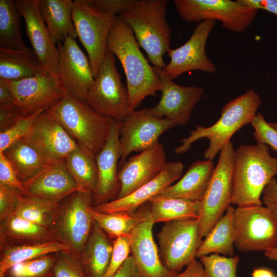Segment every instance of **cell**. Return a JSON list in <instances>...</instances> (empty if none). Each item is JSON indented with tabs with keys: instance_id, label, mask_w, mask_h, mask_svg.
Returning a JSON list of instances; mask_svg holds the SVG:
<instances>
[{
	"instance_id": "1",
	"label": "cell",
	"mask_w": 277,
	"mask_h": 277,
	"mask_svg": "<svg viewBox=\"0 0 277 277\" xmlns=\"http://www.w3.org/2000/svg\"><path fill=\"white\" fill-rule=\"evenodd\" d=\"M139 47L131 28L116 16L108 35L107 49L117 56L123 67L132 110L162 89L158 76Z\"/></svg>"
},
{
	"instance_id": "2",
	"label": "cell",
	"mask_w": 277,
	"mask_h": 277,
	"mask_svg": "<svg viewBox=\"0 0 277 277\" xmlns=\"http://www.w3.org/2000/svg\"><path fill=\"white\" fill-rule=\"evenodd\" d=\"M264 144L241 145L235 149L231 204L262 205L263 190L277 175V157Z\"/></svg>"
},
{
	"instance_id": "3",
	"label": "cell",
	"mask_w": 277,
	"mask_h": 277,
	"mask_svg": "<svg viewBox=\"0 0 277 277\" xmlns=\"http://www.w3.org/2000/svg\"><path fill=\"white\" fill-rule=\"evenodd\" d=\"M261 103L255 90L248 89L224 106L220 117L214 124L208 127L195 126V129L190 131L189 136L181 140V145L174 152L177 154L185 153L194 142L206 138L209 143L204 156L206 160L212 161L237 131L251 123Z\"/></svg>"
},
{
	"instance_id": "4",
	"label": "cell",
	"mask_w": 277,
	"mask_h": 277,
	"mask_svg": "<svg viewBox=\"0 0 277 277\" xmlns=\"http://www.w3.org/2000/svg\"><path fill=\"white\" fill-rule=\"evenodd\" d=\"M168 0H136L119 16L132 29L153 66L164 68L163 56L170 48L171 30L167 20Z\"/></svg>"
},
{
	"instance_id": "5",
	"label": "cell",
	"mask_w": 277,
	"mask_h": 277,
	"mask_svg": "<svg viewBox=\"0 0 277 277\" xmlns=\"http://www.w3.org/2000/svg\"><path fill=\"white\" fill-rule=\"evenodd\" d=\"M48 111L78 144L94 155L107 139L110 118L94 111L85 101L66 93Z\"/></svg>"
},
{
	"instance_id": "6",
	"label": "cell",
	"mask_w": 277,
	"mask_h": 277,
	"mask_svg": "<svg viewBox=\"0 0 277 277\" xmlns=\"http://www.w3.org/2000/svg\"><path fill=\"white\" fill-rule=\"evenodd\" d=\"M235 149L230 141L219 161L205 192L199 201V231L205 237L231 204Z\"/></svg>"
},
{
	"instance_id": "7",
	"label": "cell",
	"mask_w": 277,
	"mask_h": 277,
	"mask_svg": "<svg viewBox=\"0 0 277 277\" xmlns=\"http://www.w3.org/2000/svg\"><path fill=\"white\" fill-rule=\"evenodd\" d=\"M93 194L76 191L62 201L49 229L54 239L68 245L79 256L93 223Z\"/></svg>"
},
{
	"instance_id": "8",
	"label": "cell",
	"mask_w": 277,
	"mask_h": 277,
	"mask_svg": "<svg viewBox=\"0 0 277 277\" xmlns=\"http://www.w3.org/2000/svg\"><path fill=\"white\" fill-rule=\"evenodd\" d=\"M85 101L96 112L119 123L132 110L127 88L116 68L115 55L108 50Z\"/></svg>"
},
{
	"instance_id": "9",
	"label": "cell",
	"mask_w": 277,
	"mask_h": 277,
	"mask_svg": "<svg viewBox=\"0 0 277 277\" xmlns=\"http://www.w3.org/2000/svg\"><path fill=\"white\" fill-rule=\"evenodd\" d=\"M156 235L163 264L178 273L196 259V251L203 241L198 218L166 222Z\"/></svg>"
},
{
	"instance_id": "10",
	"label": "cell",
	"mask_w": 277,
	"mask_h": 277,
	"mask_svg": "<svg viewBox=\"0 0 277 277\" xmlns=\"http://www.w3.org/2000/svg\"><path fill=\"white\" fill-rule=\"evenodd\" d=\"M173 3L184 21L200 23L217 20L224 28L234 32L246 30L258 11L240 0H174Z\"/></svg>"
},
{
	"instance_id": "11",
	"label": "cell",
	"mask_w": 277,
	"mask_h": 277,
	"mask_svg": "<svg viewBox=\"0 0 277 277\" xmlns=\"http://www.w3.org/2000/svg\"><path fill=\"white\" fill-rule=\"evenodd\" d=\"M233 224L234 246L240 251H265L277 244V217L265 206H237Z\"/></svg>"
},
{
	"instance_id": "12",
	"label": "cell",
	"mask_w": 277,
	"mask_h": 277,
	"mask_svg": "<svg viewBox=\"0 0 277 277\" xmlns=\"http://www.w3.org/2000/svg\"><path fill=\"white\" fill-rule=\"evenodd\" d=\"M116 16L99 12L85 0L74 1L73 22L87 51L94 78L104 61L108 35Z\"/></svg>"
},
{
	"instance_id": "13",
	"label": "cell",
	"mask_w": 277,
	"mask_h": 277,
	"mask_svg": "<svg viewBox=\"0 0 277 277\" xmlns=\"http://www.w3.org/2000/svg\"><path fill=\"white\" fill-rule=\"evenodd\" d=\"M177 126L165 117L151 113L148 108L132 110L121 123L120 166L132 152H142L156 144L165 131Z\"/></svg>"
},
{
	"instance_id": "14",
	"label": "cell",
	"mask_w": 277,
	"mask_h": 277,
	"mask_svg": "<svg viewBox=\"0 0 277 277\" xmlns=\"http://www.w3.org/2000/svg\"><path fill=\"white\" fill-rule=\"evenodd\" d=\"M4 80L24 116L48 109L67 93L57 75L49 73L17 81Z\"/></svg>"
},
{
	"instance_id": "15",
	"label": "cell",
	"mask_w": 277,
	"mask_h": 277,
	"mask_svg": "<svg viewBox=\"0 0 277 277\" xmlns=\"http://www.w3.org/2000/svg\"><path fill=\"white\" fill-rule=\"evenodd\" d=\"M215 24L213 20L199 23L187 42L179 48L168 50L170 62L163 70L171 80L192 70L210 73L216 72V67L207 57L205 50L208 37Z\"/></svg>"
},
{
	"instance_id": "16",
	"label": "cell",
	"mask_w": 277,
	"mask_h": 277,
	"mask_svg": "<svg viewBox=\"0 0 277 277\" xmlns=\"http://www.w3.org/2000/svg\"><path fill=\"white\" fill-rule=\"evenodd\" d=\"M162 84V95L158 104L148 109L152 114L164 117L176 126H185L189 122L193 109L204 93V88L197 86H183L173 82L163 68L152 66Z\"/></svg>"
},
{
	"instance_id": "17",
	"label": "cell",
	"mask_w": 277,
	"mask_h": 277,
	"mask_svg": "<svg viewBox=\"0 0 277 277\" xmlns=\"http://www.w3.org/2000/svg\"><path fill=\"white\" fill-rule=\"evenodd\" d=\"M57 48V75L62 86L67 93L85 101L94 81L88 57L70 37L58 43Z\"/></svg>"
},
{
	"instance_id": "18",
	"label": "cell",
	"mask_w": 277,
	"mask_h": 277,
	"mask_svg": "<svg viewBox=\"0 0 277 277\" xmlns=\"http://www.w3.org/2000/svg\"><path fill=\"white\" fill-rule=\"evenodd\" d=\"M121 123L110 118L107 139L104 147L95 156L98 176L96 186L93 193L95 206L114 200V198L116 199L120 191L117 164L121 157Z\"/></svg>"
},
{
	"instance_id": "19",
	"label": "cell",
	"mask_w": 277,
	"mask_h": 277,
	"mask_svg": "<svg viewBox=\"0 0 277 277\" xmlns=\"http://www.w3.org/2000/svg\"><path fill=\"white\" fill-rule=\"evenodd\" d=\"M166 163L164 146L159 142L138 154L129 157L118 171L121 189L116 199L128 195L154 179Z\"/></svg>"
},
{
	"instance_id": "20",
	"label": "cell",
	"mask_w": 277,
	"mask_h": 277,
	"mask_svg": "<svg viewBox=\"0 0 277 277\" xmlns=\"http://www.w3.org/2000/svg\"><path fill=\"white\" fill-rule=\"evenodd\" d=\"M24 138L49 163L65 160L78 146L77 142L47 110L38 116Z\"/></svg>"
},
{
	"instance_id": "21",
	"label": "cell",
	"mask_w": 277,
	"mask_h": 277,
	"mask_svg": "<svg viewBox=\"0 0 277 277\" xmlns=\"http://www.w3.org/2000/svg\"><path fill=\"white\" fill-rule=\"evenodd\" d=\"M154 223L150 205L145 219L130 233V253L142 277H176L179 273L168 269L163 264L154 240Z\"/></svg>"
},
{
	"instance_id": "22",
	"label": "cell",
	"mask_w": 277,
	"mask_h": 277,
	"mask_svg": "<svg viewBox=\"0 0 277 277\" xmlns=\"http://www.w3.org/2000/svg\"><path fill=\"white\" fill-rule=\"evenodd\" d=\"M32 50L47 72L57 75L58 50L43 21L37 0H16Z\"/></svg>"
},
{
	"instance_id": "23",
	"label": "cell",
	"mask_w": 277,
	"mask_h": 277,
	"mask_svg": "<svg viewBox=\"0 0 277 277\" xmlns=\"http://www.w3.org/2000/svg\"><path fill=\"white\" fill-rule=\"evenodd\" d=\"M22 194L60 203L77 191L75 182L69 173L65 160L49 163L29 181L23 183Z\"/></svg>"
},
{
	"instance_id": "24",
	"label": "cell",
	"mask_w": 277,
	"mask_h": 277,
	"mask_svg": "<svg viewBox=\"0 0 277 277\" xmlns=\"http://www.w3.org/2000/svg\"><path fill=\"white\" fill-rule=\"evenodd\" d=\"M183 169V164L181 162H167L163 170L156 177L130 194L93 206V208L103 213L118 211L134 212L137 209L148 203L152 197L160 194L166 188L180 179Z\"/></svg>"
},
{
	"instance_id": "25",
	"label": "cell",
	"mask_w": 277,
	"mask_h": 277,
	"mask_svg": "<svg viewBox=\"0 0 277 277\" xmlns=\"http://www.w3.org/2000/svg\"><path fill=\"white\" fill-rule=\"evenodd\" d=\"M113 249L111 239L93 220L90 235L79 258L86 277H104Z\"/></svg>"
},
{
	"instance_id": "26",
	"label": "cell",
	"mask_w": 277,
	"mask_h": 277,
	"mask_svg": "<svg viewBox=\"0 0 277 277\" xmlns=\"http://www.w3.org/2000/svg\"><path fill=\"white\" fill-rule=\"evenodd\" d=\"M214 169L212 161L198 160L191 164L177 182L166 188L160 194L172 197L200 201L205 192Z\"/></svg>"
},
{
	"instance_id": "27",
	"label": "cell",
	"mask_w": 277,
	"mask_h": 277,
	"mask_svg": "<svg viewBox=\"0 0 277 277\" xmlns=\"http://www.w3.org/2000/svg\"><path fill=\"white\" fill-rule=\"evenodd\" d=\"M41 16L46 24L55 45L67 37H77L72 19L74 1L71 0H37Z\"/></svg>"
},
{
	"instance_id": "28",
	"label": "cell",
	"mask_w": 277,
	"mask_h": 277,
	"mask_svg": "<svg viewBox=\"0 0 277 277\" xmlns=\"http://www.w3.org/2000/svg\"><path fill=\"white\" fill-rule=\"evenodd\" d=\"M56 241L49 229L11 213L0 221V247Z\"/></svg>"
},
{
	"instance_id": "29",
	"label": "cell",
	"mask_w": 277,
	"mask_h": 277,
	"mask_svg": "<svg viewBox=\"0 0 277 277\" xmlns=\"http://www.w3.org/2000/svg\"><path fill=\"white\" fill-rule=\"evenodd\" d=\"M46 73L32 49L0 47V78L17 81Z\"/></svg>"
},
{
	"instance_id": "30",
	"label": "cell",
	"mask_w": 277,
	"mask_h": 277,
	"mask_svg": "<svg viewBox=\"0 0 277 277\" xmlns=\"http://www.w3.org/2000/svg\"><path fill=\"white\" fill-rule=\"evenodd\" d=\"M235 208L230 205L225 214L205 237L196 253V258L210 254L234 256Z\"/></svg>"
},
{
	"instance_id": "31",
	"label": "cell",
	"mask_w": 277,
	"mask_h": 277,
	"mask_svg": "<svg viewBox=\"0 0 277 277\" xmlns=\"http://www.w3.org/2000/svg\"><path fill=\"white\" fill-rule=\"evenodd\" d=\"M3 152L23 183L33 177L50 163L24 138L16 141Z\"/></svg>"
},
{
	"instance_id": "32",
	"label": "cell",
	"mask_w": 277,
	"mask_h": 277,
	"mask_svg": "<svg viewBox=\"0 0 277 277\" xmlns=\"http://www.w3.org/2000/svg\"><path fill=\"white\" fill-rule=\"evenodd\" d=\"M65 163L77 191L93 194L98 176L95 155L78 144L66 157Z\"/></svg>"
},
{
	"instance_id": "33",
	"label": "cell",
	"mask_w": 277,
	"mask_h": 277,
	"mask_svg": "<svg viewBox=\"0 0 277 277\" xmlns=\"http://www.w3.org/2000/svg\"><path fill=\"white\" fill-rule=\"evenodd\" d=\"M69 249L68 245L57 241L0 247V277H4L7 270L17 263Z\"/></svg>"
},
{
	"instance_id": "34",
	"label": "cell",
	"mask_w": 277,
	"mask_h": 277,
	"mask_svg": "<svg viewBox=\"0 0 277 277\" xmlns=\"http://www.w3.org/2000/svg\"><path fill=\"white\" fill-rule=\"evenodd\" d=\"M155 223L189 218H198L199 201L169 197L161 194L148 202Z\"/></svg>"
},
{
	"instance_id": "35",
	"label": "cell",
	"mask_w": 277,
	"mask_h": 277,
	"mask_svg": "<svg viewBox=\"0 0 277 277\" xmlns=\"http://www.w3.org/2000/svg\"><path fill=\"white\" fill-rule=\"evenodd\" d=\"M146 203L140 207L137 212L118 211L100 212L93 208L90 210L93 220L112 240L130 234L132 230L146 217L149 206Z\"/></svg>"
},
{
	"instance_id": "36",
	"label": "cell",
	"mask_w": 277,
	"mask_h": 277,
	"mask_svg": "<svg viewBox=\"0 0 277 277\" xmlns=\"http://www.w3.org/2000/svg\"><path fill=\"white\" fill-rule=\"evenodd\" d=\"M60 203L21 193L12 214L49 229Z\"/></svg>"
},
{
	"instance_id": "37",
	"label": "cell",
	"mask_w": 277,
	"mask_h": 277,
	"mask_svg": "<svg viewBox=\"0 0 277 277\" xmlns=\"http://www.w3.org/2000/svg\"><path fill=\"white\" fill-rule=\"evenodd\" d=\"M21 16L15 1L0 0L1 47L14 50H24L27 48L21 33Z\"/></svg>"
},
{
	"instance_id": "38",
	"label": "cell",
	"mask_w": 277,
	"mask_h": 277,
	"mask_svg": "<svg viewBox=\"0 0 277 277\" xmlns=\"http://www.w3.org/2000/svg\"><path fill=\"white\" fill-rule=\"evenodd\" d=\"M55 261V253L20 262L11 267L4 277H52Z\"/></svg>"
},
{
	"instance_id": "39",
	"label": "cell",
	"mask_w": 277,
	"mask_h": 277,
	"mask_svg": "<svg viewBox=\"0 0 277 277\" xmlns=\"http://www.w3.org/2000/svg\"><path fill=\"white\" fill-rule=\"evenodd\" d=\"M199 259L203 266L206 277H236L240 260L236 255L226 257L213 253Z\"/></svg>"
},
{
	"instance_id": "40",
	"label": "cell",
	"mask_w": 277,
	"mask_h": 277,
	"mask_svg": "<svg viewBox=\"0 0 277 277\" xmlns=\"http://www.w3.org/2000/svg\"><path fill=\"white\" fill-rule=\"evenodd\" d=\"M47 109L22 116L9 127L0 131V152H4L16 141L25 137L30 132L38 116Z\"/></svg>"
},
{
	"instance_id": "41",
	"label": "cell",
	"mask_w": 277,
	"mask_h": 277,
	"mask_svg": "<svg viewBox=\"0 0 277 277\" xmlns=\"http://www.w3.org/2000/svg\"><path fill=\"white\" fill-rule=\"evenodd\" d=\"M52 277H86L80 258L70 249L55 253Z\"/></svg>"
},
{
	"instance_id": "42",
	"label": "cell",
	"mask_w": 277,
	"mask_h": 277,
	"mask_svg": "<svg viewBox=\"0 0 277 277\" xmlns=\"http://www.w3.org/2000/svg\"><path fill=\"white\" fill-rule=\"evenodd\" d=\"M250 124L254 129L253 136L257 143L266 144L277 151V131L265 120L263 115L256 113Z\"/></svg>"
},
{
	"instance_id": "43",
	"label": "cell",
	"mask_w": 277,
	"mask_h": 277,
	"mask_svg": "<svg viewBox=\"0 0 277 277\" xmlns=\"http://www.w3.org/2000/svg\"><path fill=\"white\" fill-rule=\"evenodd\" d=\"M130 253V235L113 240V249L110 264L104 277H113Z\"/></svg>"
},
{
	"instance_id": "44",
	"label": "cell",
	"mask_w": 277,
	"mask_h": 277,
	"mask_svg": "<svg viewBox=\"0 0 277 277\" xmlns=\"http://www.w3.org/2000/svg\"><path fill=\"white\" fill-rule=\"evenodd\" d=\"M99 12L113 16L130 8L136 0H85Z\"/></svg>"
},
{
	"instance_id": "45",
	"label": "cell",
	"mask_w": 277,
	"mask_h": 277,
	"mask_svg": "<svg viewBox=\"0 0 277 277\" xmlns=\"http://www.w3.org/2000/svg\"><path fill=\"white\" fill-rule=\"evenodd\" d=\"M0 185L7 186L24 191L23 183L4 152H0Z\"/></svg>"
},
{
	"instance_id": "46",
	"label": "cell",
	"mask_w": 277,
	"mask_h": 277,
	"mask_svg": "<svg viewBox=\"0 0 277 277\" xmlns=\"http://www.w3.org/2000/svg\"><path fill=\"white\" fill-rule=\"evenodd\" d=\"M21 193L18 189L0 185V221L13 213Z\"/></svg>"
},
{
	"instance_id": "47",
	"label": "cell",
	"mask_w": 277,
	"mask_h": 277,
	"mask_svg": "<svg viewBox=\"0 0 277 277\" xmlns=\"http://www.w3.org/2000/svg\"><path fill=\"white\" fill-rule=\"evenodd\" d=\"M262 202L277 217V180H271L264 188Z\"/></svg>"
},
{
	"instance_id": "48",
	"label": "cell",
	"mask_w": 277,
	"mask_h": 277,
	"mask_svg": "<svg viewBox=\"0 0 277 277\" xmlns=\"http://www.w3.org/2000/svg\"><path fill=\"white\" fill-rule=\"evenodd\" d=\"M23 116L16 106H0V131L5 129Z\"/></svg>"
},
{
	"instance_id": "49",
	"label": "cell",
	"mask_w": 277,
	"mask_h": 277,
	"mask_svg": "<svg viewBox=\"0 0 277 277\" xmlns=\"http://www.w3.org/2000/svg\"><path fill=\"white\" fill-rule=\"evenodd\" d=\"M113 277H142L134 259L128 256Z\"/></svg>"
},
{
	"instance_id": "50",
	"label": "cell",
	"mask_w": 277,
	"mask_h": 277,
	"mask_svg": "<svg viewBox=\"0 0 277 277\" xmlns=\"http://www.w3.org/2000/svg\"><path fill=\"white\" fill-rule=\"evenodd\" d=\"M248 7L262 9L277 15V0H240Z\"/></svg>"
},
{
	"instance_id": "51",
	"label": "cell",
	"mask_w": 277,
	"mask_h": 277,
	"mask_svg": "<svg viewBox=\"0 0 277 277\" xmlns=\"http://www.w3.org/2000/svg\"><path fill=\"white\" fill-rule=\"evenodd\" d=\"M176 277H206L203 266L200 261H193L186 267L184 271Z\"/></svg>"
},
{
	"instance_id": "52",
	"label": "cell",
	"mask_w": 277,
	"mask_h": 277,
	"mask_svg": "<svg viewBox=\"0 0 277 277\" xmlns=\"http://www.w3.org/2000/svg\"><path fill=\"white\" fill-rule=\"evenodd\" d=\"M16 106L11 92L4 80L0 78V106Z\"/></svg>"
},
{
	"instance_id": "53",
	"label": "cell",
	"mask_w": 277,
	"mask_h": 277,
	"mask_svg": "<svg viewBox=\"0 0 277 277\" xmlns=\"http://www.w3.org/2000/svg\"><path fill=\"white\" fill-rule=\"evenodd\" d=\"M252 277H276L270 270L265 268H254L251 274Z\"/></svg>"
},
{
	"instance_id": "54",
	"label": "cell",
	"mask_w": 277,
	"mask_h": 277,
	"mask_svg": "<svg viewBox=\"0 0 277 277\" xmlns=\"http://www.w3.org/2000/svg\"><path fill=\"white\" fill-rule=\"evenodd\" d=\"M264 254L269 259L277 261V244L273 247L265 251Z\"/></svg>"
},
{
	"instance_id": "55",
	"label": "cell",
	"mask_w": 277,
	"mask_h": 277,
	"mask_svg": "<svg viewBox=\"0 0 277 277\" xmlns=\"http://www.w3.org/2000/svg\"><path fill=\"white\" fill-rule=\"evenodd\" d=\"M270 126L277 131V122L269 123Z\"/></svg>"
}]
</instances>
